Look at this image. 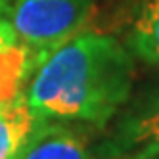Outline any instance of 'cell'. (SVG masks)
<instances>
[{"label":"cell","instance_id":"cell-7","mask_svg":"<svg viewBox=\"0 0 159 159\" xmlns=\"http://www.w3.org/2000/svg\"><path fill=\"white\" fill-rule=\"evenodd\" d=\"M130 159H159V109L136 121L129 130Z\"/></svg>","mask_w":159,"mask_h":159},{"label":"cell","instance_id":"cell-6","mask_svg":"<svg viewBox=\"0 0 159 159\" xmlns=\"http://www.w3.org/2000/svg\"><path fill=\"white\" fill-rule=\"evenodd\" d=\"M130 44L146 61L159 65V0H142L132 23Z\"/></svg>","mask_w":159,"mask_h":159},{"label":"cell","instance_id":"cell-4","mask_svg":"<svg viewBox=\"0 0 159 159\" xmlns=\"http://www.w3.org/2000/svg\"><path fill=\"white\" fill-rule=\"evenodd\" d=\"M37 65L39 58L21 42L0 52V109L23 96L27 77Z\"/></svg>","mask_w":159,"mask_h":159},{"label":"cell","instance_id":"cell-1","mask_svg":"<svg viewBox=\"0 0 159 159\" xmlns=\"http://www.w3.org/2000/svg\"><path fill=\"white\" fill-rule=\"evenodd\" d=\"M130 84L132 61L121 44L98 33H79L37 65L25 100L44 119L100 125L121 107Z\"/></svg>","mask_w":159,"mask_h":159},{"label":"cell","instance_id":"cell-3","mask_svg":"<svg viewBox=\"0 0 159 159\" xmlns=\"http://www.w3.org/2000/svg\"><path fill=\"white\" fill-rule=\"evenodd\" d=\"M46 127L44 117L33 109L25 94L0 109V159H19Z\"/></svg>","mask_w":159,"mask_h":159},{"label":"cell","instance_id":"cell-2","mask_svg":"<svg viewBox=\"0 0 159 159\" xmlns=\"http://www.w3.org/2000/svg\"><path fill=\"white\" fill-rule=\"evenodd\" d=\"M0 14L17 42L39 58L77 37L92 16L90 0H0Z\"/></svg>","mask_w":159,"mask_h":159},{"label":"cell","instance_id":"cell-8","mask_svg":"<svg viewBox=\"0 0 159 159\" xmlns=\"http://www.w3.org/2000/svg\"><path fill=\"white\" fill-rule=\"evenodd\" d=\"M16 42H17V37H16L12 25H10L8 21L2 17V14H0V52L6 50V48H10Z\"/></svg>","mask_w":159,"mask_h":159},{"label":"cell","instance_id":"cell-5","mask_svg":"<svg viewBox=\"0 0 159 159\" xmlns=\"http://www.w3.org/2000/svg\"><path fill=\"white\" fill-rule=\"evenodd\" d=\"M19 159H90V155L81 136L60 127H44Z\"/></svg>","mask_w":159,"mask_h":159}]
</instances>
